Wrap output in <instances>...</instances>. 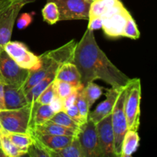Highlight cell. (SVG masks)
I'll use <instances>...</instances> for the list:
<instances>
[{
	"label": "cell",
	"instance_id": "obj_1",
	"mask_svg": "<svg viewBox=\"0 0 157 157\" xmlns=\"http://www.w3.org/2000/svg\"><path fill=\"white\" fill-rule=\"evenodd\" d=\"M76 65L83 87L95 80H102L110 87L120 90L131 78L117 68L100 48L94 31L87 29L79 42L76 43L72 61Z\"/></svg>",
	"mask_w": 157,
	"mask_h": 157
},
{
	"label": "cell",
	"instance_id": "obj_2",
	"mask_svg": "<svg viewBox=\"0 0 157 157\" xmlns=\"http://www.w3.org/2000/svg\"><path fill=\"white\" fill-rule=\"evenodd\" d=\"M75 45V40H71L58 48L48 51L38 56L40 67L36 70L30 71L29 78L23 87L25 93L48 75H56L60 66L64 63L72 61Z\"/></svg>",
	"mask_w": 157,
	"mask_h": 157
},
{
	"label": "cell",
	"instance_id": "obj_3",
	"mask_svg": "<svg viewBox=\"0 0 157 157\" xmlns=\"http://www.w3.org/2000/svg\"><path fill=\"white\" fill-rule=\"evenodd\" d=\"M38 103L29 104L18 109L0 110V123L7 133L30 135L33 127V117Z\"/></svg>",
	"mask_w": 157,
	"mask_h": 157
},
{
	"label": "cell",
	"instance_id": "obj_4",
	"mask_svg": "<svg viewBox=\"0 0 157 157\" xmlns=\"http://www.w3.org/2000/svg\"><path fill=\"white\" fill-rule=\"evenodd\" d=\"M141 82L140 78H131L126 86L124 112L128 130L138 131L140 124Z\"/></svg>",
	"mask_w": 157,
	"mask_h": 157
},
{
	"label": "cell",
	"instance_id": "obj_5",
	"mask_svg": "<svg viewBox=\"0 0 157 157\" xmlns=\"http://www.w3.org/2000/svg\"><path fill=\"white\" fill-rule=\"evenodd\" d=\"M28 3L23 0H9L0 6V53L5 44L11 41L18 12Z\"/></svg>",
	"mask_w": 157,
	"mask_h": 157
},
{
	"label": "cell",
	"instance_id": "obj_6",
	"mask_svg": "<svg viewBox=\"0 0 157 157\" xmlns=\"http://www.w3.org/2000/svg\"><path fill=\"white\" fill-rule=\"evenodd\" d=\"M126 86L120 90L117 98L111 112V122L114 134V154L121 157L122 142L128 130L127 117L124 112V98Z\"/></svg>",
	"mask_w": 157,
	"mask_h": 157
},
{
	"label": "cell",
	"instance_id": "obj_7",
	"mask_svg": "<svg viewBox=\"0 0 157 157\" xmlns=\"http://www.w3.org/2000/svg\"><path fill=\"white\" fill-rule=\"evenodd\" d=\"M30 70L18 65L4 50L0 53V75L6 84L23 88Z\"/></svg>",
	"mask_w": 157,
	"mask_h": 157
},
{
	"label": "cell",
	"instance_id": "obj_8",
	"mask_svg": "<svg viewBox=\"0 0 157 157\" xmlns=\"http://www.w3.org/2000/svg\"><path fill=\"white\" fill-rule=\"evenodd\" d=\"M77 137L81 144L84 156L103 157L96 124L90 118L80 126L77 133Z\"/></svg>",
	"mask_w": 157,
	"mask_h": 157
},
{
	"label": "cell",
	"instance_id": "obj_9",
	"mask_svg": "<svg viewBox=\"0 0 157 157\" xmlns=\"http://www.w3.org/2000/svg\"><path fill=\"white\" fill-rule=\"evenodd\" d=\"M3 50L23 68L34 71L40 67L38 56L31 52L23 43L9 41L5 44Z\"/></svg>",
	"mask_w": 157,
	"mask_h": 157
},
{
	"label": "cell",
	"instance_id": "obj_10",
	"mask_svg": "<svg viewBox=\"0 0 157 157\" xmlns=\"http://www.w3.org/2000/svg\"><path fill=\"white\" fill-rule=\"evenodd\" d=\"M58 6L59 21L84 19L88 20L90 3L86 0H47Z\"/></svg>",
	"mask_w": 157,
	"mask_h": 157
},
{
	"label": "cell",
	"instance_id": "obj_11",
	"mask_svg": "<svg viewBox=\"0 0 157 157\" xmlns=\"http://www.w3.org/2000/svg\"><path fill=\"white\" fill-rule=\"evenodd\" d=\"M103 157L115 156L114 134L111 122V113L96 124Z\"/></svg>",
	"mask_w": 157,
	"mask_h": 157
},
{
	"label": "cell",
	"instance_id": "obj_12",
	"mask_svg": "<svg viewBox=\"0 0 157 157\" xmlns=\"http://www.w3.org/2000/svg\"><path fill=\"white\" fill-rule=\"evenodd\" d=\"M130 15V12L124 6L114 14L101 18L103 21L102 29L105 35L110 38L122 37L126 22Z\"/></svg>",
	"mask_w": 157,
	"mask_h": 157
},
{
	"label": "cell",
	"instance_id": "obj_13",
	"mask_svg": "<svg viewBox=\"0 0 157 157\" xmlns=\"http://www.w3.org/2000/svg\"><path fill=\"white\" fill-rule=\"evenodd\" d=\"M106 90V99L98 104L96 108L91 112H89L88 118L93 121L95 124L104 119L107 115L110 114L113 108L115 102L117 98L120 90L110 87Z\"/></svg>",
	"mask_w": 157,
	"mask_h": 157
},
{
	"label": "cell",
	"instance_id": "obj_14",
	"mask_svg": "<svg viewBox=\"0 0 157 157\" xmlns=\"http://www.w3.org/2000/svg\"><path fill=\"white\" fill-rule=\"evenodd\" d=\"M4 101L6 110L21 108L29 104L23 88L6 84L4 86Z\"/></svg>",
	"mask_w": 157,
	"mask_h": 157
},
{
	"label": "cell",
	"instance_id": "obj_15",
	"mask_svg": "<svg viewBox=\"0 0 157 157\" xmlns=\"http://www.w3.org/2000/svg\"><path fill=\"white\" fill-rule=\"evenodd\" d=\"M31 135L34 138L38 140L46 149H48L50 151V153L64 148V147H66L67 144L71 142L74 136H75L42 134V133H36L32 130L31 132Z\"/></svg>",
	"mask_w": 157,
	"mask_h": 157
},
{
	"label": "cell",
	"instance_id": "obj_16",
	"mask_svg": "<svg viewBox=\"0 0 157 157\" xmlns=\"http://www.w3.org/2000/svg\"><path fill=\"white\" fill-rule=\"evenodd\" d=\"M55 79L66 81L75 86L77 89L83 87L81 82V75L76 65L71 61H67L60 66Z\"/></svg>",
	"mask_w": 157,
	"mask_h": 157
},
{
	"label": "cell",
	"instance_id": "obj_17",
	"mask_svg": "<svg viewBox=\"0 0 157 157\" xmlns=\"http://www.w3.org/2000/svg\"><path fill=\"white\" fill-rule=\"evenodd\" d=\"M33 131L42 134L61 135V136H76L78 132L62 127L58 124L48 121L41 125L34 126L32 129Z\"/></svg>",
	"mask_w": 157,
	"mask_h": 157
},
{
	"label": "cell",
	"instance_id": "obj_18",
	"mask_svg": "<svg viewBox=\"0 0 157 157\" xmlns=\"http://www.w3.org/2000/svg\"><path fill=\"white\" fill-rule=\"evenodd\" d=\"M140 138L137 131L128 130L124 136L121 147V157H130L137 150L140 145Z\"/></svg>",
	"mask_w": 157,
	"mask_h": 157
},
{
	"label": "cell",
	"instance_id": "obj_19",
	"mask_svg": "<svg viewBox=\"0 0 157 157\" xmlns=\"http://www.w3.org/2000/svg\"><path fill=\"white\" fill-rule=\"evenodd\" d=\"M51 157H85L77 135L64 148L52 152Z\"/></svg>",
	"mask_w": 157,
	"mask_h": 157
},
{
	"label": "cell",
	"instance_id": "obj_20",
	"mask_svg": "<svg viewBox=\"0 0 157 157\" xmlns=\"http://www.w3.org/2000/svg\"><path fill=\"white\" fill-rule=\"evenodd\" d=\"M55 78V75H50L46 76L41 81H38L37 84H35L33 87H31L29 90L25 92L26 99L29 104H33L36 101L37 98L39 97V95L47 88L48 86L53 82Z\"/></svg>",
	"mask_w": 157,
	"mask_h": 157
},
{
	"label": "cell",
	"instance_id": "obj_21",
	"mask_svg": "<svg viewBox=\"0 0 157 157\" xmlns=\"http://www.w3.org/2000/svg\"><path fill=\"white\" fill-rule=\"evenodd\" d=\"M0 147L7 157H18L25 155L11 141L7 136V132L0 133Z\"/></svg>",
	"mask_w": 157,
	"mask_h": 157
},
{
	"label": "cell",
	"instance_id": "obj_22",
	"mask_svg": "<svg viewBox=\"0 0 157 157\" xmlns=\"http://www.w3.org/2000/svg\"><path fill=\"white\" fill-rule=\"evenodd\" d=\"M54 114L55 112L52 110L49 104H38L34 113L33 127L36 125H41L50 121Z\"/></svg>",
	"mask_w": 157,
	"mask_h": 157
},
{
	"label": "cell",
	"instance_id": "obj_23",
	"mask_svg": "<svg viewBox=\"0 0 157 157\" xmlns=\"http://www.w3.org/2000/svg\"><path fill=\"white\" fill-rule=\"evenodd\" d=\"M50 121L55 123V124H59V125L62 126V127L70 129V130H75L77 132H78V129L80 127L79 124H77L74 120H72L66 113L64 110H61V111L58 112V113H55L54 116L51 118Z\"/></svg>",
	"mask_w": 157,
	"mask_h": 157
},
{
	"label": "cell",
	"instance_id": "obj_24",
	"mask_svg": "<svg viewBox=\"0 0 157 157\" xmlns=\"http://www.w3.org/2000/svg\"><path fill=\"white\" fill-rule=\"evenodd\" d=\"M7 136L11 140L12 143L18 147V149L24 152L26 154L28 148L33 142V138L32 135L21 134V133H7Z\"/></svg>",
	"mask_w": 157,
	"mask_h": 157
},
{
	"label": "cell",
	"instance_id": "obj_25",
	"mask_svg": "<svg viewBox=\"0 0 157 157\" xmlns=\"http://www.w3.org/2000/svg\"><path fill=\"white\" fill-rule=\"evenodd\" d=\"M75 104L78 107V110H79L80 115H81V120L84 123L88 119V114L90 112V108L88 107V104H87V98H86L85 90H84V87H81L78 90V94H77V99Z\"/></svg>",
	"mask_w": 157,
	"mask_h": 157
},
{
	"label": "cell",
	"instance_id": "obj_26",
	"mask_svg": "<svg viewBox=\"0 0 157 157\" xmlns=\"http://www.w3.org/2000/svg\"><path fill=\"white\" fill-rule=\"evenodd\" d=\"M43 18L49 25H55L59 21V12L58 6L53 2H47L42 9Z\"/></svg>",
	"mask_w": 157,
	"mask_h": 157
},
{
	"label": "cell",
	"instance_id": "obj_27",
	"mask_svg": "<svg viewBox=\"0 0 157 157\" xmlns=\"http://www.w3.org/2000/svg\"><path fill=\"white\" fill-rule=\"evenodd\" d=\"M104 89V87H100L99 85L95 84L94 81L90 82L86 87H84L86 98H87L89 108H91L95 101L103 94Z\"/></svg>",
	"mask_w": 157,
	"mask_h": 157
},
{
	"label": "cell",
	"instance_id": "obj_28",
	"mask_svg": "<svg viewBox=\"0 0 157 157\" xmlns=\"http://www.w3.org/2000/svg\"><path fill=\"white\" fill-rule=\"evenodd\" d=\"M53 87L55 95L61 98V99H64L69 94H71L72 92L78 90L72 84L58 79H55L53 81Z\"/></svg>",
	"mask_w": 157,
	"mask_h": 157
},
{
	"label": "cell",
	"instance_id": "obj_29",
	"mask_svg": "<svg viewBox=\"0 0 157 157\" xmlns=\"http://www.w3.org/2000/svg\"><path fill=\"white\" fill-rule=\"evenodd\" d=\"M33 138V142L28 148L26 154L31 157H51V153L38 140Z\"/></svg>",
	"mask_w": 157,
	"mask_h": 157
},
{
	"label": "cell",
	"instance_id": "obj_30",
	"mask_svg": "<svg viewBox=\"0 0 157 157\" xmlns=\"http://www.w3.org/2000/svg\"><path fill=\"white\" fill-rule=\"evenodd\" d=\"M123 37H127L132 39H138L140 37V32L138 29L136 21L131 15L129 17L126 22L125 27L123 32Z\"/></svg>",
	"mask_w": 157,
	"mask_h": 157
},
{
	"label": "cell",
	"instance_id": "obj_31",
	"mask_svg": "<svg viewBox=\"0 0 157 157\" xmlns=\"http://www.w3.org/2000/svg\"><path fill=\"white\" fill-rule=\"evenodd\" d=\"M106 10H107V6L104 0H94L90 3L88 19L94 17H101Z\"/></svg>",
	"mask_w": 157,
	"mask_h": 157
},
{
	"label": "cell",
	"instance_id": "obj_32",
	"mask_svg": "<svg viewBox=\"0 0 157 157\" xmlns=\"http://www.w3.org/2000/svg\"><path fill=\"white\" fill-rule=\"evenodd\" d=\"M55 95V90H54L53 82H52L48 86L47 88L39 95L35 102L38 103V104H49Z\"/></svg>",
	"mask_w": 157,
	"mask_h": 157
},
{
	"label": "cell",
	"instance_id": "obj_33",
	"mask_svg": "<svg viewBox=\"0 0 157 157\" xmlns=\"http://www.w3.org/2000/svg\"><path fill=\"white\" fill-rule=\"evenodd\" d=\"M64 111L66 112V113H67L72 120H74V121H75L77 124H79L80 126H81V124H84V122H83L82 120H81V115H80L78 107H77V105L75 104H74V105H72L71 107H68V108H67L66 110H64Z\"/></svg>",
	"mask_w": 157,
	"mask_h": 157
},
{
	"label": "cell",
	"instance_id": "obj_34",
	"mask_svg": "<svg viewBox=\"0 0 157 157\" xmlns=\"http://www.w3.org/2000/svg\"><path fill=\"white\" fill-rule=\"evenodd\" d=\"M32 21V15L29 13H23L17 20V28L20 30L25 29Z\"/></svg>",
	"mask_w": 157,
	"mask_h": 157
},
{
	"label": "cell",
	"instance_id": "obj_35",
	"mask_svg": "<svg viewBox=\"0 0 157 157\" xmlns=\"http://www.w3.org/2000/svg\"><path fill=\"white\" fill-rule=\"evenodd\" d=\"M51 108L52 109L54 112L55 113H58V112L61 111V110H64V105H63V99H61L59 97L55 95L54 98H52V101L49 104Z\"/></svg>",
	"mask_w": 157,
	"mask_h": 157
},
{
	"label": "cell",
	"instance_id": "obj_36",
	"mask_svg": "<svg viewBox=\"0 0 157 157\" xmlns=\"http://www.w3.org/2000/svg\"><path fill=\"white\" fill-rule=\"evenodd\" d=\"M88 26L87 29L90 30H99L103 27V21L101 17H94V18H89Z\"/></svg>",
	"mask_w": 157,
	"mask_h": 157
},
{
	"label": "cell",
	"instance_id": "obj_37",
	"mask_svg": "<svg viewBox=\"0 0 157 157\" xmlns=\"http://www.w3.org/2000/svg\"><path fill=\"white\" fill-rule=\"evenodd\" d=\"M78 90H75L74 92H72L71 94H69L68 96L66 97L65 98L63 99V105H64V110H66L68 107H71L72 105L75 104L77 99V94H78Z\"/></svg>",
	"mask_w": 157,
	"mask_h": 157
},
{
	"label": "cell",
	"instance_id": "obj_38",
	"mask_svg": "<svg viewBox=\"0 0 157 157\" xmlns=\"http://www.w3.org/2000/svg\"><path fill=\"white\" fill-rule=\"evenodd\" d=\"M6 84L2 77L0 75V110L5 109V101H4V86Z\"/></svg>",
	"mask_w": 157,
	"mask_h": 157
},
{
	"label": "cell",
	"instance_id": "obj_39",
	"mask_svg": "<svg viewBox=\"0 0 157 157\" xmlns=\"http://www.w3.org/2000/svg\"><path fill=\"white\" fill-rule=\"evenodd\" d=\"M0 157H7L6 156V154L4 153V152L2 151V150L1 149V147H0Z\"/></svg>",
	"mask_w": 157,
	"mask_h": 157
},
{
	"label": "cell",
	"instance_id": "obj_40",
	"mask_svg": "<svg viewBox=\"0 0 157 157\" xmlns=\"http://www.w3.org/2000/svg\"><path fill=\"white\" fill-rule=\"evenodd\" d=\"M6 133V131L2 128V127L1 125V123H0V133Z\"/></svg>",
	"mask_w": 157,
	"mask_h": 157
},
{
	"label": "cell",
	"instance_id": "obj_41",
	"mask_svg": "<svg viewBox=\"0 0 157 157\" xmlns=\"http://www.w3.org/2000/svg\"><path fill=\"white\" fill-rule=\"evenodd\" d=\"M8 1H9V0H0V6H2V5L5 4L6 2H7Z\"/></svg>",
	"mask_w": 157,
	"mask_h": 157
},
{
	"label": "cell",
	"instance_id": "obj_42",
	"mask_svg": "<svg viewBox=\"0 0 157 157\" xmlns=\"http://www.w3.org/2000/svg\"><path fill=\"white\" fill-rule=\"evenodd\" d=\"M23 1H27L28 2H33V1H35V0H23Z\"/></svg>",
	"mask_w": 157,
	"mask_h": 157
},
{
	"label": "cell",
	"instance_id": "obj_43",
	"mask_svg": "<svg viewBox=\"0 0 157 157\" xmlns=\"http://www.w3.org/2000/svg\"><path fill=\"white\" fill-rule=\"evenodd\" d=\"M86 1H87V2H88L89 3H91L92 2H94V0H86Z\"/></svg>",
	"mask_w": 157,
	"mask_h": 157
}]
</instances>
